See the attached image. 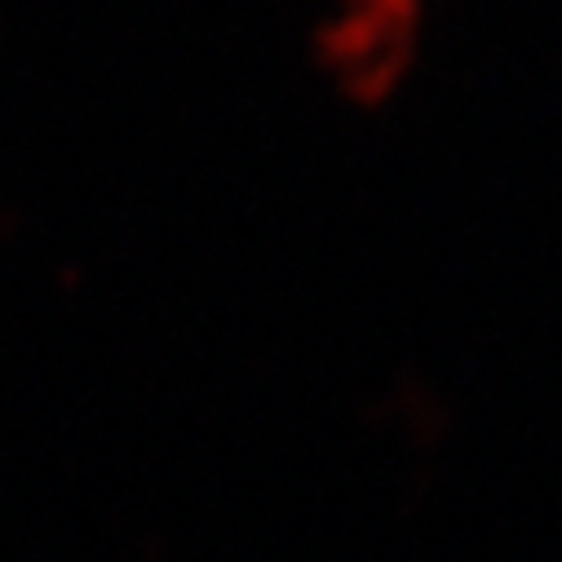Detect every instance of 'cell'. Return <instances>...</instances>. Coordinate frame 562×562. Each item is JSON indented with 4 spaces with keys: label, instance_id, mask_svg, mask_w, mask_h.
Here are the masks:
<instances>
[{
    "label": "cell",
    "instance_id": "cell-1",
    "mask_svg": "<svg viewBox=\"0 0 562 562\" xmlns=\"http://www.w3.org/2000/svg\"><path fill=\"white\" fill-rule=\"evenodd\" d=\"M439 0H311L306 54L324 93L359 115L394 106L426 67Z\"/></svg>",
    "mask_w": 562,
    "mask_h": 562
}]
</instances>
